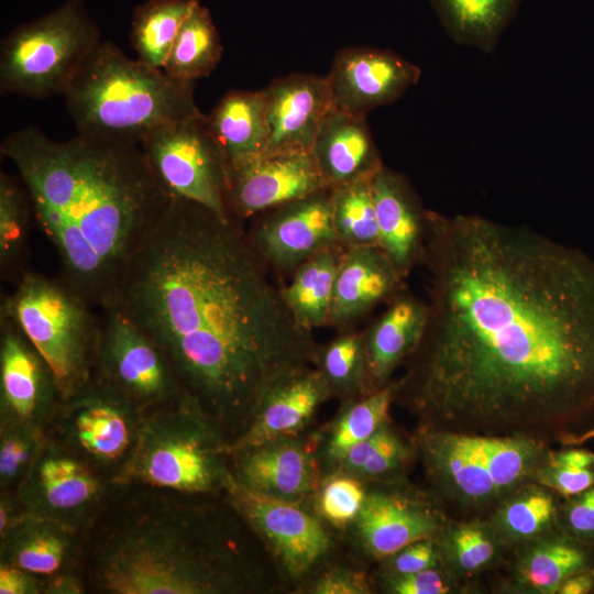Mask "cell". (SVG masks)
I'll return each mask as SVG.
<instances>
[{
	"label": "cell",
	"instance_id": "cell-1",
	"mask_svg": "<svg viewBox=\"0 0 594 594\" xmlns=\"http://www.w3.org/2000/svg\"><path fill=\"white\" fill-rule=\"evenodd\" d=\"M425 327L394 381L419 427L594 439V261L526 227L426 211Z\"/></svg>",
	"mask_w": 594,
	"mask_h": 594
},
{
	"label": "cell",
	"instance_id": "cell-2",
	"mask_svg": "<svg viewBox=\"0 0 594 594\" xmlns=\"http://www.w3.org/2000/svg\"><path fill=\"white\" fill-rule=\"evenodd\" d=\"M165 352L186 392L230 442L265 395L317 365L321 346L268 278L242 222L170 199L110 304Z\"/></svg>",
	"mask_w": 594,
	"mask_h": 594
},
{
	"label": "cell",
	"instance_id": "cell-3",
	"mask_svg": "<svg viewBox=\"0 0 594 594\" xmlns=\"http://www.w3.org/2000/svg\"><path fill=\"white\" fill-rule=\"evenodd\" d=\"M0 152L58 255L57 275L106 308L170 201L140 144L79 133L55 141L26 127L6 136Z\"/></svg>",
	"mask_w": 594,
	"mask_h": 594
},
{
	"label": "cell",
	"instance_id": "cell-4",
	"mask_svg": "<svg viewBox=\"0 0 594 594\" xmlns=\"http://www.w3.org/2000/svg\"><path fill=\"white\" fill-rule=\"evenodd\" d=\"M204 516L166 509L109 535L92 579L111 594H227L251 590L241 553Z\"/></svg>",
	"mask_w": 594,
	"mask_h": 594
},
{
	"label": "cell",
	"instance_id": "cell-5",
	"mask_svg": "<svg viewBox=\"0 0 594 594\" xmlns=\"http://www.w3.org/2000/svg\"><path fill=\"white\" fill-rule=\"evenodd\" d=\"M64 98L77 133L136 144L162 124L201 113L194 82L131 59L110 41L92 51Z\"/></svg>",
	"mask_w": 594,
	"mask_h": 594
},
{
	"label": "cell",
	"instance_id": "cell-6",
	"mask_svg": "<svg viewBox=\"0 0 594 594\" xmlns=\"http://www.w3.org/2000/svg\"><path fill=\"white\" fill-rule=\"evenodd\" d=\"M413 440L436 496L466 519H485L508 495L535 482L552 451L528 438L424 427Z\"/></svg>",
	"mask_w": 594,
	"mask_h": 594
},
{
	"label": "cell",
	"instance_id": "cell-7",
	"mask_svg": "<svg viewBox=\"0 0 594 594\" xmlns=\"http://www.w3.org/2000/svg\"><path fill=\"white\" fill-rule=\"evenodd\" d=\"M230 441L186 393L143 413L136 443L116 484L186 494L226 492L233 476Z\"/></svg>",
	"mask_w": 594,
	"mask_h": 594
},
{
	"label": "cell",
	"instance_id": "cell-8",
	"mask_svg": "<svg viewBox=\"0 0 594 594\" xmlns=\"http://www.w3.org/2000/svg\"><path fill=\"white\" fill-rule=\"evenodd\" d=\"M2 297L0 314L13 320L52 369L64 400L92 381L101 309L58 275L26 271Z\"/></svg>",
	"mask_w": 594,
	"mask_h": 594
},
{
	"label": "cell",
	"instance_id": "cell-9",
	"mask_svg": "<svg viewBox=\"0 0 594 594\" xmlns=\"http://www.w3.org/2000/svg\"><path fill=\"white\" fill-rule=\"evenodd\" d=\"M101 42L80 0H67L44 18L8 34L0 47V91L44 99L64 96Z\"/></svg>",
	"mask_w": 594,
	"mask_h": 594
},
{
	"label": "cell",
	"instance_id": "cell-10",
	"mask_svg": "<svg viewBox=\"0 0 594 594\" xmlns=\"http://www.w3.org/2000/svg\"><path fill=\"white\" fill-rule=\"evenodd\" d=\"M140 146L170 199L190 200L232 218L227 204L229 164L207 116L162 124Z\"/></svg>",
	"mask_w": 594,
	"mask_h": 594
},
{
	"label": "cell",
	"instance_id": "cell-11",
	"mask_svg": "<svg viewBox=\"0 0 594 594\" xmlns=\"http://www.w3.org/2000/svg\"><path fill=\"white\" fill-rule=\"evenodd\" d=\"M142 411L184 389L162 348L116 308L101 309L92 381Z\"/></svg>",
	"mask_w": 594,
	"mask_h": 594
},
{
	"label": "cell",
	"instance_id": "cell-12",
	"mask_svg": "<svg viewBox=\"0 0 594 594\" xmlns=\"http://www.w3.org/2000/svg\"><path fill=\"white\" fill-rule=\"evenodd\" d=\"M143 413L91 382L63 402L56 419L66 447L91 465L113 469L114 477L134 449Z\"/></svg>",
	"mask_w": 594,
	"mask_h": 594
},
{
	"label": "cell",
	"instance_id": "cell-13",
	"mask_svg": "<svg viewBox=\"0 0 594 594\" xmlns=\"http://www.w3.org/2000/svg\"><path fill=\"white\" fill-rule=\"evenodd\" d=\"M105 493L94 466L64 444L48 439L15 491L24 514L78 529Z\"/></svg>",
	"mask_w": 594,
	"mask_h": 594
},
{
	"label": "cell",
	"instance_id": "cell-14",
	"mask_svg": "<svg viewBox=\"0 0 594 594\" xmlns=\"http://www.w3.org/2000/svg\"><path fill=\"white\" fill-rule=\"evenodd\" d=\"M226 494L234 510L294 579L310 573L330 552L332 541L321 521L299 504L270 498L231 477Z\"/></svg>",
	"mask_w": 594,
	"mask_h": 594
},
{
	"label": "cell",
	"instance_id": "cell-15",
	"mask_svg": "<svg viewBox=\"0 0 594 594\" xmlns=\"http://www.w3.org/2000/svg\"><path fill=\"white\" fill-rule=\"evenodd\" d=\"M448 520L436 495L404 487V482H398L367 491L352 526L363 550L384 560L415 541L436 538Z\"/></svg>",
	"mask_w": 594,
	"mask_h": 594
},
{
	"label": "cell",
	"instance_id": "cell-16",
	"mask_svg": "<svg viewBox=\"0 0 594 594\" xmlns=\"http://www.w3.org/2000/svg\"><path fill=\"white\" fill-rule=\"evenodd\" d=\"M326 188L311 152L264 153L229 167L227 204L242 222Z\"/></svg>",
	"mask_w": 594,
	"mask_h": 594
},
{
	"label": "cell",
	"instance_id": "cell-17",
	"mask_svg": "<svg viewBox=\"0 0 594 594\" xmlns=\"http://www.w3.org/2000/svg\"><path fill=\"white\" fill-rule=\"evenodd\" d=\"M63 402L50 365L16 323L0 314V419L46 429Z\"/></svg>",
	"mask_w": 594,
	"mask_h": 594
},
{
	"label": "cell",
	"instance_id": "cell-18",
	"mask_svg": "<svg viewBox=\"0 0 594 594\" xmlns=\"http://www.w3.org/2000/svg\"><path fill=\"white\" fill-rule=\"evenodd\" d=\"M246 234L261 258L280 268L298 267L315 254L342 245L333 222L331 188L271 209Z\"/></svg>",
	"mask_w": 594,
	"mask_h": 594
},
{
	"label": "cell",
	"instance_id": "cell-19",
	"mask_svg": "<svg viewBox=\"0 0 594 594\" xmlns=\"http://www.w3.org/2000/svg\"><path fill=\"white\" fill-rule=\"evenodd\" d=\"M239 484L263 496L300 504L316 494L322 472L318 454L298 436H282L231 454Z\"/></svg>",
	"mask_w": 594,
	"mask_h": 594
},
{
	"label": "cell",
	"instance_id": "cell-20",
	"mask_svg": "<svg viewBox=\"0 0 594 594\" xmlns=\"http://www.w3.org/2000/svg\"><path fill=\"white\" fill-rule=\"evenodd\" d=\"M419 76L417 66L392 53L349 48L336 56L327 79L333 108L366 117L402 96Z\"/></svg>",
	"mask_w": 594,
	"mask_h": 594
},
{
	"label": "cell",
	"instance_id": "cell-21",
	"mask_svg": "<svg viewBox=\"0 0 594 594\" xmlns=\"http://www.w3.org/2000/svg\"><path fill=\"white\" fill-rule=\"evenodd\" d=\"M268 144L265 153L311 152L320 125L332 108L327 77L297 74L264 88Z\"/></svg>",
	"mask_w": 594,
	"mask_h": 594
},
{
	"label": "cell",
	"instance_id": "cell-22",
	"mask_svg": "<svg viewBox=\"0 0 594 594\" xmlns=\"http://www.w3.org/2000/svg\"><path fill=\"white\" fill-rule=\"evenodd\" d=\"M331 393L315 366L302 370L274 386L261 402L249 428L234 440V451L282 437L298 436Z\"/></svg>",
	"mask_w": 594,
	"mask_h": 594
},
{
	"label": "cell",
	"instance_id": "cell-23",
	"mask_svg": "<svg viewBox=\"0 0 594 594\" xmlns=\"http://www.w3.org/2000/svg\"><path fill=\"white\" fill-rule=\"evenodd\" d=\"M371 184L378 228V246L406 276L421 257L427 210L420 207L404 177L384 165L373 176Z\"/></svg>",
	"mask_w": 594,
	"mask_h": 594
},
{
	"label": "cell",
	"instance_id": "cell-24",
	"mask_svg": "<svg viewBox=\"0 0 594 594\" xmlns=\"http://www.w3.org/2000/svg\"><path fill=\"white\" fill-rule=\"evenodd\" d=\"M405 276L378 245L346 248L336 277L330 323L353 321L403 292Z\"/></svg>",
	"mask_w": 594,
	"mask_h": 594
},
{
	"label": "cell",
	"instance_id": "cell-25",
	"mask_svg": "<svg viewBox=\"0 0 594 594\" xmlns=\"http://www.w3.org/2000/svg\"><path fill=\"white\" fill-rule=\"evenodd\" d=\"M311 154L329 188L372 178L383 166L364 116L331 108Z\"/></svg>",
	"mask_w": 594,
	"mask_h": 594
},
{
	"label": "cell",
	"instance_id": "cell-26",
	"mask_svg": "<svg viewBox=\"0 0 594 594\" xmlns=\"http://www.w3.org/2000/svg\"><path fill=\"white\" fill-rule=\"evenodd\" d=\"M426 314V301L402 292L364 332L373 392L391 383L395 370L413 353L420 340Z\"/></svg>",
	"mask_w": 594,
	"mask_h": 594
},
{
	"label": "cell",
	"instance_id": "cell-27",
	"mask_svg": "<svg viewBox=\"0 0 594 594\" xmlns=\"http://www.w3.org/2000/svg\"><path fill=\"white\" fill-rule=\"evenodd\" d=\"M207 117L229 167L266 152L268 128L264 89L231 91Z\"/></svg>",
	"mask_w": 594,
	"mask_h": 594
},
{
	"label": "cell",
	"instance_id": "cell-28",
	"mask_svg": "<svg viewBox=\"0 0 594 594\" xmlns=\"http://www.w3.org/2000/svg\"><path fill=\"white\" fill-rule=\"evenodd\" d=\"M76 530L52 519L24 514L0 539V562L43 576L63 573L73 552Z\"/></svg>",
	"mask_w": 594,
	"mask_h": 594
},
{
	"label": "cell",
	"instance_id": "cell-29",
	"mask_svg": "<svg viewBox=\"0 0 594 594\" xmlns=\"http://www.w3.org/2000/svg\"><path fill=\"white\" fill-rule=\"evenodd\" d=\"M556 495L535 481L494 508L485 520L504 550L516 551L557 530L560 513Z\"/></svg>",
	"mask_w": 594,
	"mask_h": 594
},
{
	"label": "cell",
	"instance_id": "cell-30",
	"mask_svg": "<svg viewBox=\"0 0 594 594\" xmlns=\"http://www.w3.org/2000/svg\"><path fill=\"white\" fill-rule=\"evenodd\" d=\"M514 581L524 590L553 594L569 576L588 570L586 551L565 531L556 530L516 550Z\"/></svg>",
	"mask_w": 594,
	"mask_h": 594
},
{
	"label": "cell",
	"instance_id": "cell-31",
	"mask_svg": "<svg viewBox=\"0 0 594 594\" xmlns=\"http://www.w3.org/2000/svg\"><path fill=\"white\" fill-rule=\"evenodd\" d=\"M394 392L395 384L392 381L371 394L345 402L318 453L321 472H326L324 477L337 471L355 444L372 436L388 419Z\"/></svg>",
	"mask_w": 594,
	"mask_h": 594
},
{
	"label": "cell",
	"instance_id": "cell-32",
	"mask_svg": "<svg viewBox=\"0 0 594 594\" xmlns=\"http://www.w3.org/2000/svg\"><path fill=\"white\" fill-rule=\"evenodd\" d=\"M345 249L338 245L306 260L282 289L295 319L308 330L330 323L336 277Z\"/></svg>",
	"mask_w": 594,
	"mask_h": 594
},
{
	"label": "cell",
	"instance_id": "cell-33",
	"mask_svg": "<svg viewBox=\"0 0 594 594\" xmlns=\"http://www.w3.org/2000/svg\"><path fill=\"white\" fill-rule=\"evenodd\" d=\"M414 458H417L414 440H405L387 419L372 436L348 452L334 473L348 474L363 482L398 483L404 482Z\"/></svg>",
	"mask_w": 594,
	"mask_h": 594
},
{
	"label": "cell",
	"instance_id": "cell-34",
	"mask_svg": "<svg viewBox=\"0 0 594 594\" xmlns=\"http://www.w3.org/2000/svg\"><path fill=\"white\" fill-rule=\"evenodd\" d=\"M442 569L455 581L472 579L492 568L503 551L485 519H449L436 537Z\"/></svg>",
	"mask_w": 594,
	"mask_h": 594
},
{
	"label": "cell",
	"instance_id": "cell-35",
	"mask_svg": "<svg viewBox=\"0 0 594 594\" xmlns=\"http://www.w3.org/2000/svg\"><path fill=\"white\" fill-rule=\"evenodd\" d=\"M30 195L19 176L0 173V274L14 284L28 270L31 221Z\"/></svg>",
	"mask_w": 594,
	"mask_h": 594
},
{
	"label": "cell",
	"instance_id": "cell-36",
	"mask_svg": "<svg viewBox=\"0 0 594 594\" xmlns=\"http://www.w3.org/2000/svg\"><path fill=\"white\" fill-rule=\"evenodd\" d=\"M221 54L220 37L210 13L198 3L183 23L163 70L174 79L195 84L215 70Z\"/></svg>",
	"mask_w": 594,
	"mask_h": 594
},
{
	"label": "cell",
	"instance_id": "cell-37",
	"mask_svg": "<svg viewBox=\"0 0 594 594\" xmlns=\"http://www.w3.org/2000/svg\"><path fill=\"white\" fill-rule=\"evenodd\" d=\"M197 0H148L133 15L131 44L141 62L163 69L174 41Z\"/></svg>",
	"mask_w": 594,
	"mask_h": 594
},
{
	"label": "cell",
	"instance_id": "cell-38",
	"mask_svg": "<svg viewBox=\"0 0 594 594\" xmlns=\"http://www.w3.org/2000/svg\"><path fill=\"white\" fill-rule=\"evenodd\" d=\"M316 367L327 381L331 396L348 402L373 393L364 332L344 333L321 346Z\"/></svg>",
	"mask_w": 594,
	"mask_h": 594
},
{
	"label": "cell",
	"instance_id": "cell-39",
	"mask_svg": "<svg viewBox=\"0 0 594 594\" xmlns=\"http://www.w3.org/2000/svg\"><path fill=\"white\" fill-rule=\"evenodd\" d=\"M372 178L331 188L333 222L344 248L378 245Z\"/></svg>",
	"mask_w": 594,
	"mask_h": 594
},
{
	"label": "cell",
	"instance_id": "cell-40",
	"mask_svg": "<svg viewBox=\"0 0 594 594\" xmlns=\"http://www.w3.org/2000/svg\"><path fill=\"white\" fill-rule=\"evenodd\" d=\"M48 439L43 428L0 419L1 492L15 493Z\"/></svg>",
	"mask_w": 594,
	"mask_h": 594
},
{
	"label": "cell",
	"instance_id": "cell-41",
	"mask_svg": "<svg viewBox=\"0 0 594 594\" xmlns=\"http://www.w3.org/2000/svg\"><path fill=\"white\" fill-rule=\"evenodd\" d=\"M438 3L459 34L486 40L499 30L514 0H438Z\"/></svg>",
	"mask_w": 594,
	"mask_h": 594
},
{
	"label": "cell",
	"instance_id": "cell-42",
	"mask_svg": "<svg viewBox=\"0 0 594 594\" xmlns=\"http://www.w3.org/2000/svg\"><path fill=\"white\" fill-rule=\"evenodd\" d=\"M363 483L354 476L342 473L324 477L316 493L319 516L338 528L352 525L367 494Z\"/></svg>",
	"mask_w": 594,
	"mask_h": 594
},
{
	"label": "cell",
	"instance_id": "cell-43",
	"mask_svg": "<svg viewBox=\"0 0 594 594\" xmlns=\"http://www.w3.org/2000/svg\"><path fill=\"white\" fill-rule=\"evenodd\" d=\"M442 568L427 569L406 574H383V586L394 594H446L458 586Z\"/></svg>",
	"mask_w": 594,
	"mask_h": 594
},
{
	"label": "cell",
	"instance_id": "cell-44",
	"mask_svg": "<svg viewBox=\"0 0 594 594\" xmlns=\"http://www.w3.org/2000/svg\"><path fill=\"white\" fill-rule=\"evenodd\" d=\"M383 574H406L442 568L436 538L415 541L384 559Z\"/></svg>",
	"mask_w": 594,
	"mask_h": 594
},
{
	"label": "cell",
	"instance_id": "cell-45",
	"mask_svg": "<svg viewBox=\"0 0 594 594\" xmlns=\"http://www.w3.org/2000/svg\"><path fill=\"white\" fill-rule=\"evenodd\" d=\"M536 481L557 495L570 498L594 485V468L556 465L547 461L539 470Z\"/></svg>",
	"mask_w": 594,
	"mask_h": 594
},
{
	"label": "cell",
	"instance_id": "cell-46",
	"mask_svg": "<svg viewBox=\"0 0 594 594\" xmlns=\"http://www.w3.org/2000/svg\"><path fill=\"white\" fill-rule=\"evenodd\" d=\"M314 594H369L372 592L367 574L348 566H333L321 575L309 587Z\"/></svg>",
	"mask_w": 594,
	"mask_h": 594
},
{
	"label": "cell",
	"instance_id": "cell-47",
	"mask_svg": "<svg viewBox=\"0 0 594 594\" xmlns=\"http://www.w3.org/2000/svg\"><path fill=\"white\" fill-rule=\"evenodd\" d=\"M562 513L566 534L580 542H594V485L570 497Z\"/></svg>",
	"mask_w": 594,
	"mask_h": 594
},
{
	"label": "cell",
	"instance_id": "cell-48",
	"mask_svg": "<svg viewBox=\"0 0 594 594\" xmlns=\"http://www.w3.org/2000/svg\"><path fill=\"white\" fill-rule=\"evenodd\" d=\"M47 576L0 562V594L45 593Z\"/></svg>",
	"mask_w": 594,
	"mask_h": 594
},
{
	"label": "cell",
	"instance_id": "cell-49",
	"mask_svg": "<svg viewBox=\"0 0 594 594\" xmlns=\"http://www.w3.org/2000/svg\"><path fill=\"white\" fill-rule=\"evenodd\" d=\"M20 503L13 492H1L0 496V539L3 538L9 530L19 522L23 517Z\"/></svg>",
	"mask_w": 594,
	"mask_h": 594
},
{
	"label": "cell",
	"instance_id": "cell-50",
	"mask_svg": "<svg viewBox=\"0 0 594 594\" xmlns=\"http://www.w3.org/2000/svg\"><path fill=\"white\" fill-rule=\"evenodd\" d=\"M82 592L84 587L75 575L63 572L53 576H47L45 593L77 594Z\"/></svg>",
	"mask_w": 594,
	"mask_h": 594
},
{
	"label": "cell",
	"instance_id": "cell-51",
	"mask_svg": "<svg viewBox=\"0 0 594 594\" xmlns=\"http://www.w3.org/2000/svg\"><path fill=\"white\" fill-rule=\"evenodd\" d=\"M594 586V578L590 572L584 571L569 576L560 585V594H585L591 592Z\"/></svg>",
	"mask_w": 594,
	"mask_h": 594
},
{
	"label": "cell",
	"instance_id": "cell-52",
	"mask_svg": "<svg viewBox=\"0 0 594 594\" xmlns=\"http://www.w3.org/2000/svg\"><path fill=\"white\" fill-rule=\"evenodd\" d=\"M591 573H592V575H593V578H594V565H593V568L591 569Z\"/></svg>",
	"mask_w": 594,
	"mask_h": 594
}]
</instances>
